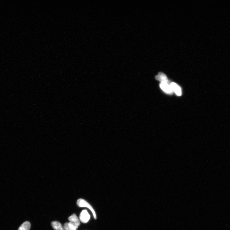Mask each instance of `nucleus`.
<instances>
[{"mask_svg":"<svg viewBox=\"0 0 230 230\" xmlns=\"http://www.w3.org/2000/svg\"><path fill=\"white\" fill-rule=\"evenodd\" d=\"M77 203L79 207H86L88 208L93 213L94 218L95 219H96L97 216L95 212L92 207L86 200L83 199H79L78 200Z\"/></svg>","mask_w":230,"mask_h":230,"instance_id":"1","label":"nucleus"},{"mask_svg":"<svg viewBox=\"0 0 230 230\" xmlns=\"http://www.w3.org/2000/svg\"><path fill=\"white\" fill-rule=\"evenodd\" d=\"M79 219L83 223L86 224L89 221L90 215L87 210H83L80 214Z\"/></svg>","mask_w":230,"mask_h":230,"instance_id":"2","label":"nucleus"},{"mask_svg":"<svg viewBox=\"0 0 230 230\" xmlns=\"http://www.w3.org/2000/svg\"><path fill=\"white\" fill-rule=\"evenodd\" d=\"M160 88L164 92L168 94H171L173 93V91L170 85L168 83L165 82H161L160 84Z\"/></svg>","mask_w":230,"mask_h":230,"instance_id":"3","label":"nucleus"},{"mask_svg":"<svg viewBox=\"0 0 230 230\" xmlns=\"http://www.w3.org/2000/svg\"><path fill=\"white\" fill-rule=\"evenodd\" d=\"M68 219L69 221L75 225L78 228L80 225V220L75 214H73L69 217Z\"/></svg>","mask_w":230,"mask_h":230,"instance_id":"4","label":"nucleus"},{"mask_svg":"<svg viewBox=\"0 0 230 230\" xmlns=\"http://www.w3.org/2000/svg\"><path fill=\"white\" fill-rule=\"evenodd\" d=\"M170 86L173 91H174L177 96H180L181 95V88L176 83H171Z\"/></svg>","mask_w":230,"mask_h":230,"instance_id":"5","label":"nucleus"},{"mask_svg":"<svg viewBox=\"0 0 230 230\" xmlns=\"http://www.w3.org/2000/svg\"><path fill=\"white\" fill-rule=\"evenodd\" d=\"M155 79L162 82H165L168 83H169L167 76L162 72L159 73L158 75L156 76Z\"/></svg>","mask_w":230,"mask_h":230,"instance_id":"6","label":"nucleus"},{"mask_svg":"<svg viewBox=\"0 0 230 230\" xmlns=\"http://www.w3.org/2000/svg\"><path fill=\"white\" fill-rule=\"evenodd\" d=\"M53 228L55 230H64V227L58 221H53L51 223Z\"/></svg>","mask_w":230,"mask_h":230,"instance_id":"7","label":"nucleus"},{"mask_svg":"<svg viewBox=\"0 0 230 230\" xmlns=\"http://www.w3.org/2000/svg\"><path fill=\"white\" fill-rule=\"evenodd\" d=\"M31 226L30 222L28 221H25L21 225L18 230H30Z\"/></svg>","mask_w":230,"mask_h":230,"instance_id":"8","label":"nucleus"},{"mask_svg":"<svg viewBox=\"0 0 230 230\" xmlns=\"http://www.w3.org/2000/svg\"><path fill=\"white\" fill-rule=\"evenodd\" d=\"M64 230H73L69 227L68 225V223L66 222L65 224L64 225Z\"/></svg>","mask_w":230,"mask_h":230,"instance_id":"9","label":"nucleus"}]
</instances>
